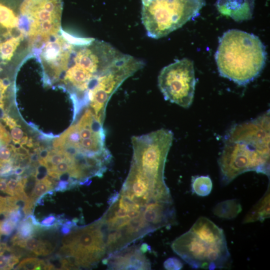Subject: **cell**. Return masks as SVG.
<instances>
[{"mask_svg": "<svg viewBox=\"0 0 270 270\" xmlns=\"http://www.w3.org/2000/svg\"><path fill=\"white\" fill-rule=\"evenodd\" d=\"M62 71L57 78L70 94L74 116L84 106L106 108L120 85L145 65L108 42L70 34Z\"/></svg>", "mask_w": 270, "mask_h": 270, "instance_id": "obj_1", "label": "cell"}, {"mask_svg": "<svg viewBox=\"0 0 270 270\" xmlns=\"http://www.w3.org/2000/svg\"><path fill=\"white\" fill-rule=\"evenodd\" d=\"M270 111L232 127L218 160L224 185L249 171L270 176Z\"/></svg>", "mask_w": 270, "mask_h": 270, "instance_id": "obj_2", "label": "cell"}, {"mask_svg": "<svg viewBox=\"0 0 270 270\" xmlns=\"http://www.w3.org/2000/svg\"><path fill=\"white\" fill-rule=\"evenodd\" d=\"M266 55L265 46L258 36L232 29L220 38L215 60L222 76L246 85L259 76Z\"/></svg>", "mask_w": 270, "mask_h": 270, "instance_id": "obj_3", "label": "cell"}, {"mask_svg": "<svg viewBox=\"0 0 270 270\" xmlns=\"http://www.w3.org/2000/svg\"><path fill=\"white\" fill-rule=\"evenodd\" d=\"M142 21L147 36H166L200 14L205 0H142Z\"/></svg>", "mask_w": 270, "mask_h": 270, "instance_id": "obj_4", "label": "cell"}, {"mask_svg": "<svg viewBox=\"0 0 270 270\" xmlns=\"http://www.w3.org/2000/svg\"><path fill=\"white\" fill-rule=\"evenodd\" d=\"M158 81L166 100L184 108L190 106L196 84L192 61L184 58L164 66Z\"/></svg>", "mask_w": 270, "mask_h": 270, "instance_id": "obj_5", "label": "cell"}, {"mask_svg": "<svg viewBox=\"0 0 270 270\" xmlns=\"http://www.w3.org/2000/svg\"><path fill=\"white\" fill-rule=\"evenodd\" d=\"M21 9L30 18L45 42L58 36L62 30V0H22Z\"/></svg>", "mask_w": 270, "mask_h": 270, "instance_id": "obj_6", "label": "cell"}, {"mask_svg": "<svg viewBox=\"0 0 270 270\" xmlns=\"http://www.w3.org/2000/svg\"><path fill=\"white\" fill-rule=\"evenodd\" d=\"M22 0H0V44L19 40L33 44L32 23L20 9Z\"/></svg>", "mask_w": 270, "mask_h": 270, "instance_id": "obj_7", "label": "cell"}, {"mask_svg": "<svg viewBox=\"0 0 270 270\" xmlns=\"http://www.w3.org/2000/svg\"><path fill=\"white\" fill-rule=\"evenodd\" d=\"M212 244L198 238L190 230L176 238L172 244V248L192 268H207V257L216 245L225 242Z\"/></svg>", "mask_w": 270, "mask_h": 270, "instance_id": "obj_8", "label": "cell"}, {"mask_svg": "<svg viewBox=\"0 0 270 270\" xmlns=\"http://www.w3.org/2000/svg\"><path fill=\"white\" fill-rule=\"evenodd\" d=\"M140 248H124L104 258L102 262L110 270H150V261Z\"/></svg>", "mask_w": 270, "mask_h": 270, "instance_id": "obj_9", "label": "cell"}, {"mask_svg": "<svg viewBox=\"0 0 270 270\" xmlns=\"http://www.w3.org/2000/svg\"><path fill=\"white\" fill-rule=\"evenodd\" d=\"M255 0H216V6L222 14L236 22L252 18Z\"/></svg>", "mask_w": 270, "mask_h": 270, "instance_id": "obj_10", "label": "cell"}, {"mask_svg": "<svg viewBox=\"0 0 270 270\" xmlns=\"http://www.w3.org/2000/svg\"><path fill=\"white\" fill-rule=\"evenodd\" d=\"M190 230L200 238L210 243L226 240L224 230L206 217L199 218Z\"/></svg>", "mask_w": 270, "mask_h": 270, "instance_id": "obj_11", "label": "cell"}, {"mask_svg": "<svg viewBox=\"0 0 270 270\" xmlns=\"http://www.w3.org/2000/svg\"><path fill=\"white\" fill-rule=\"evenodd\" d=\"M270 186L263 196L249 210L244 219V224L256 221L263 222L270 217Z\"/></svg>", "mask_w": 270, "mask_h": 270, "instance_id": "obj_12", "label": "cell"}, {"mask_svg": "<svg viewBox=\"0 0 270 270\" xmlns=\"http://www.w3.org/2000/svg\"><path fill=\"white\" fill-rule=\"evenodd\" d=\"M242 210L240 200L234 198L218 202L213 208L212 212L218 218L230 220L236 218Z\"/></svg>", "mask_w": 270, "mask_h": 270, "instance_id": "obj_13", "label": "cell"}, {"mask_svg": "<svg viewBox=\"0 0 270 270\" xmlns=\"http://www.w3.org/2000/svg\"><path fill=\"white\" fill-rule=\"evenodd\" d=\"M15 244L24 248L36 255H48L54 250V248L50 242L39 240L33 236L26 240L18 239L14 244V245Z\"/></svg>", "mask_w": 270, "mask_h": 270, "instance_id": "obj_14", "label": "cell"}, {"mask_svg": "<svg viewBox=\"0 0 270 270\" xmlns=\"http://www.w3.org/2000/svg\"><path fill=\"white\" fill-rule=\"evenodd\" d=\"M212 182L208 176L193 177L192 180V192L200 196H206L210 194Z\"/></svg>", "mask_w": 270, "mask_h": 270, "instance_id": "obj_15", "label": "cell"}, {"mask_svg": "<svg viewBox=\"0 0 270 270\" xmlns=\"http://www.w3.org/2000/svg\"><path fill=\"white\" fill-rule=\"evenodd\" d=\"M14 86L13 80L0 74V106H4L5 100L14 94Z\"/></svg>", "mask_w": 270, "mask_h": 270, "instance_id": "obj_16", "label": "cell"}, {"mask_svg": "<svg viewBox=\"0 0 270 270\" xmlns=\"http://www.w3.org/2000/svg\"><path fill=\"white\" fill-rule=\"evenodd\" d=\"M17 234L22 240L33 236L36 230L34 226L28 220L20 222L17 225Z\"/></svg>", "mask_w": 270, "mask_h": 270, "instance_id": "obj_17", "label": "cell"}, {"mask_svg": "<svg viewBox=\"0 0 270 270\" xmlns=\"http://www.w3.org/2000/svg\"><path fill=\"white\" fill-rule=\"evenodd\" d=\"M46 263L35 258H28L22 260L16 267L18 270H41Z\"/></svg>", "mask_w": 270, "mask_h": 270, "instance_id": "obj_18", "label": "cell"}, {"mask_svg": "<svg viewBox=\"0 0 270 270\" xmlns=\"http://www.w3.org/2000/svg\"><path fill=\"white\" fill-rule=\"evenodd\" d=\"M53 190L52 188L46 184L42 181H36L32 192L29 198L36 204L37 199L48 190Z\"/></svg>", "mask_w": 270, "mask_h": 270, "instance_id": "obj_19", "label": "cell"}, {"mask_svg": "<svg viewBox=\"0 0 270 270\" xmlns=\"http://www.w3.org/2000/svg\"><path fill=\"white\" fill-rule=\"evenodd\" d=\"M164 266L168 270H179L183 267V264L178 258L172 257L168 258L164 262Z\"/></svg>", "mask_w": 270, "mask_h": 270, "instance_id": "obj_20", "label": "cell"}, {"mask_svg": "<svg viewBox=\"0 0 270 270\" xmlns=\"http://www.w3.org/2000/svg\"><path fill=\"white\" fill-rule=\"evenodd\" d=\"M17 225L18 224L8 218L1 224L0 230L2 234L4 235L10 234L16 228Z\"/></svg>", "mask_w": 270, "mask_h": 270, "instance_id": "obj_21", "label": "cell"}, {"mask_svg": "<svg viewBox=\"0 0 270 270\" xmlns=\"http://www.w3.org/2000/svg\"><path fill=\"white\" fill-rule=\"evenodd\" d=\"M53 170L60 174L68 172L70 176L73 172V169L72 165L66 160H64L58 165L54 166Z\"/></svg>", "mask_w": 270, "mask_h": 270, "instance_id": "obj_22", "label": "cell"}, {"mask_svg": "<svg viewBox=\"0 0 270 270\" xmlns=\"http://www.w3.org/2000/svg\"><path fill=\"white\" fill-rule=\"evenodd\" d=\"M56 216L54 214H50L44 218L40 223L41 228H51L56 226Z\"/></svg>", "mask_w": 270, "mask_h": 270, "instance_id": "obj_23", "label": "cell"}, {"mask_svg": "<svg viewBox=\"0 0 270 270\" xmlns=\"http://www.w3.org/2000/svg\"><path fill=\"white\" fill-rule=\"evenodd\" d=\"M11 140L9 133L0 122V147L8 144Z\"/></svg>", "mask_w": 270, "mask_h": 270, "instance_id": "obj_24", "label": "cell"}, {"mask_svg": "<svg viewBox=\"0 0 270 270\" xmlns=\"http://www.w3.org/2000/svg\"><path fill=\"white\" fill-rule=\"evenodd\" d=\"M20 178L21 177L18 176L16 178H10L7 182L8 187L11 192V196H14V192L18 187Z\"/></svg>", "mask_w": 270, "mask_h": 270, "instance_id": "obj_25", "label": "cell"}, {"mask_svg": "<svg viewBox=\"0 0 270 270\" xmlns=\"http://www.w3.org/2000/svg\"><path fill=\"white\" fill-rule=\"evenodd\" d=\"M20 127L18 126L12 128L10 134L14 142H20L24 136V132Z\"/></svg>", "mask_w": 270, "mask_h": 270, "instance_id": "obj_26", "label": "cell"}, {"mask_svg": "<svg viewBox=\"0 0 270 270\" xmlns=\"http://www.w3.org/2000/svg\"><path fill=\"white\" fill-rule=\"evenodd\" d=\"M68 186L69 182L68 181L60 180L57 182L54 190L55 192H64L68 190Z\"/></svg>", "mask_w": 270, "mask_h": 270, "instance_id": "obj_27", "label": "cell"}, {"mask_svg": "<svg viewBox=\"0 0 270 270\" xmlns=\"http://www.w3.org/2000/svg\"><path fill=\"white\" fill-rule=\"evenodd\" d=\"M39 159L43 160H46L50 156V151L47 148H38Z\"/></svg>", "mask_w": 270, "mask_h": 270, "instance_id": "obj_28", "label": "cell"}, {"mask_svg": "<svg viewBox=\"0 0 270 270\" xmlns=\"http://www.w3.org/2000/svg\"><path fill=\"white\" fill-rule=\"evenodd\" d=\"M3 120L5 122L6 124L11 129L15 126H20L16 124V122L14 118H12L8 115L4 118Z\"/></svg>", "mask_w": 270, "mask_h": 270, "instance_id": "obj_29", "label": "cell"}, {"mask_svg": "<svg viewBox=\"0 0 270 270\" xmlns=\"http://www.w3.org/2000/svg\"><path fill=\"white\" fill-rule=\"evenodd\" d=\"M0 190L11 196V192L8 187L6 179L0 178Z\"/></svg>", "mask_w": 270, "mask_h": 270, "instance_id": "obj_30", "label": "cell"}, {"mask_svg": "<svg viewBox=\"0 0 270 270\" xmlns=\"http://www.w3.org/2000/svg\"><path fill=\"white\" fill-rule=\"evenodd\" d=\"M60 226L61 228H60V232L62 235H68L71 232L72 229L62 224Z\"/></svg>", "mask_w": 270, "mask_h": 270, "instance_id": "obj_31", "label": "cell"}, {"mask_svg": "<svg viewBox=\"0 0 270 270\" xmlns=\"http://www.w3.org/2000/svg\"><path fill=\"white\" fill-rule=\"evenodd\" d=\"M24 171V168L20 166H14V174L16 176L22 174Z\"/></svg>", "mask_w": 270, "mask_h": 270, "instance_id": "obj_32", "label": "cell"}, {"mask_svg": "<svg viewBox=\"0 0 270 270\" xmlns=\"http://www.w3.org/2000/svg\"><path fill=\"white\" fill-rule=\"evenodd\" d=\"M28 138L27 136H24L21 140L20 141V142L22 145L26 144L28 141Z\"/></svg>", "mask_w": 270, "mask_h": 270, "instance_id": "obj_33", "label": "cell"}, {"mask_svg": "<svg viewBox=\"0 0 270 270\" xmlns=\"http://www.w3.org/2000/svg\"><path fill=\"white\" fill-rule=\"evenodd\" d=\"M26 145L30 147V148H31L32 146H33V143H32V140L30 138V139H28V141L26 143Z\"/></svg>", "mask_w": 270, "mask_h": 270, "instance_id": "obj_34", "label": "cell"}, {"mask_svg": "<svg viewBox=\"0 0 270 270\" xmlns=\"http://www.w3.org/2000/svg\"><path fill=\"white\" fill-rule=\"evenodd\" d=\"M1 224L2 222H0V236L2 234V233H1V230H0V226H1Z\"/></svg>", "mask_w": 270, "mask_h": 270, "instance_id": "obj_35", "label": "cell"}]
</instances>
